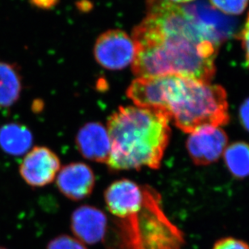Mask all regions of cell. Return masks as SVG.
<instances>
[{
    "instance_id": "cell-15",
    "label": "cell",
    "mask_w": 249,
    "mask_h": 249,
    "mask_svg": "<svg viewBox=\"0 0 249 249\" xmlns=\"http://www.w3.org/2000/svg\"><path fill=\"white\" fill-rule=\"evenodd\" d=\"M224 161L228 170L235 178H245L249 176V144L236 142L227 146Z\"/></svg>"
},
{
    "instance_id": "cell-5",
    "label": "cell",
    "mask_w": 249,
    "mask_h": 249,
    "mask_svg": "<svg viewBox=\"0 0 249 249\" xmlns=\"http://www.w3.org/2000/svg\"><path fill=\"white\" fill-rule=\"evenodd\" d=\"M136 47L130 36L119 29H112L101 34L94 46V55L101 67L108 70H121L134 61Z\"/></svg>"
},
{
    "instance_id": "cell-11",
    "label": "cell",
    "mask_w": 249,
    "mask_h": 249,
    "mask_svg": "<svg viewBox=\"0 0 249 249\" xmlns=\"http://www.w3.org/2000/svg\"><path fill=\"white\" fill-rule=\"evenodd\" d=\"M56 182L64 196L79 201L91 194L95 185V176L93 171L85 163H72L59 170Z\"/></svg>"
},
{
    "instance_id": "cell-3",
    "label": "cell",
    "mask_w": 249,
    "mask_h": 249,
    "mask_svg": "<svg viewBox=\"0 0 249 249\" xmlns=\"http://www.w3.org/2000/svg\"><path fill=\"white\" fill-rule=\"evenodd\" d=\"M132 39L136 47L132 70L142 78L178 75L210 83L215 74L218 46L180 36H160L138 26Z\"/></svg>"
},
{
    "instance_id": "cell-8",
    "label": "cell",
    "mask_w": 249,
    "mask_h": 249,
    "mask_svg": "<svg viewBox=\"0 0 249 249\" xmlns=\"http://www.w3.org/2000/svg\"><path fill=\"white\" fill-rule=\"evenodd\" d=\"M228 137L220 127H203L189 134L186 147L196 165H209L220 158L227 148Z\"/></svg>"
},
{
    "instance_id": "cell-13",
    "label": "cell",
    "mask_w": 249,
    "mask_h": 249,
    "mask_svg": "<svg viewBox=\"0 0 249 249\" xmlns=\"http://www.w3.org/2000/svg\"><path fill=\"white\" fill-rule=\"evenodd\" d=\"M34 138L28 127L19 123H7L0 127V149L10 156L28 153Z\"/></svg>"
},
{
    "instance_id": "cell-7",
    "label": "cell",
    "mask_w": 249,
    "mask_h": 249,
    "mask_svg": "<svg viewBox=\"0 0 249 249\" xmlns=\"http://www.w3.org/2000/svg\"><path fill=\"white\" fill-rule=\"evenodd\" d=\"M58 156L46 146H36L25 155L19 174L29 185L42 187L51 184L60 170Z\"/></svg>"
},
{
    "instance_id": "cell-14",
    "label": "cell",
    "mask_w": 249,
    "mask_h": 249,
    "mask_svg": "<svg viewBox=\"0 0 249 249\" xmlns=\"http://www.w3.org/2000/svg\"><path fill=\"white\" fill-rule=\"evenodd\" d=\"M22 77L19 67L0 59V108H7L19 101Z\"/></svg>"
},
{
    "instance_id": "cell-9",
    "label": "cell",
    "mask_w": 249,
    "mask_h": 249,
    "mask_svg": "<svg viewBox=\"0 0 249 249\" xmlns=\"http://www.w3.org/2000/svg\"><path fill=\"white\" fill-rule=\"evenodd\" d=\"M145 185L123 179L112 183L105 193V201L108 211L120 220L129 217L141 207Z\"/></svg>"
},
{
    "instance_id": "cell-2",
    "label": "cell",
    "mask_w": 249,
    "mask_h": 249,
    "mask_svg": "<svg viewBox=\"0 0 249 249\" xmlns=\"http://www.w3.org/2000/svg\"><path fill=\"white\" fill-rule=\"evenodd\" d=\"M170 118L165 111L139 106L120 107L110 116L107 130L111 170L158 169L170 140Z\"/></svg>"
},
{
    "instance_id": "cell-1",
    "label": "cell",
    "mask_w": 249,
    "mask_h": 249,
    "mask_svg": "<svg viewBox=\"0 0 249 249\" xmlns=\"http://www.w3.org/2000/svg\"><path fill=\"white\" fill-rule=\"evenodd\" d=\"M126 94L136 106L165 111L188 134L230 121L227 92L219 85L178 75L138 77Z\"/></svg>"
},
{
    "instance_id": "cell-10",
    "label": "cell",
    "mask_w": 249,
    "mask_h": 249,
    "mask_svg": "<svg viewBox=\"0 0 249 249\" xmlns=\"http://www.w3.org/2000/svg\"><path fill=\"white\" fill-rule=\"evenodd\" d=\"M107 225L105 213L93 206H80L72 213V232L84 245H96L102 241Z\"/></svg>"
},
{
    "instance_id": "cell-6",
    "label": "cell",
    "mask_w": 249,
    "mask_h": 249,
    "mask_svg": "<svg viewBox=\"0 0 249 249\" xmlns=\"http://www.w3.org/2000/svg\"><path fill=\"white\" fill-rule=\"evenodd\" d=\"M183 7L204 37L216 46H219L235 33L237 24L235 19L223 16L206 0H197Z\"/></svg>"
},
{
    "instance_id": "cell-21",
    "label": "cell",
    "mask_w": 249,
    "mask_h": 249,
    "mask_svg": "<svg viewBox=\"0 0 249 249\" xmlns=\"http://www.w3.org/2000/svg\"><path fill=\"white\" fill-rule=\"evenodd\" d=\"M32 4L43 9H49L54 7L58 3V0H29Z\"/></svg>"
},
{
    "instance_id": "cell-23",
    "label": "cell",
    "mask_w": 249,
    "mask_h": 249,
    "mask_svg": "<svg viewBox=\"0 0 249 249\" xmlns=\"http://www.w3.org/2000/svg\"><path fill=\"white\" fill-rule=\"evenodd\" d=\"M0 249H7L6 248L2 247V246H0Z\"/></svg>"
},
{
    "instance_id": "cell-12",
    "label": "cell",
    "mask_w": 249,
    "mask_h": 249,
    "mask_svg": "<svg viewBox=\"0 0 249 249\" xmlns=\"http://www.w3.org/2000/svg\"><path fill=\"white\" fill-rule=\"evenodd\" d=\"M79 152L89 160L107 163L110 154V139L107 128L99 123H89L79 129L76 136Z\"/></svg>"
},
{
    "instance_id": "cell-19",
    "label": "cell",
    "mask_w": 249,
    "mask_h": 249,
    "mask_svg": "<svg viewBox=\"0 0 249 249\" xmlns=\"http://www.w3.org/2000/svg\"><path fill=\"white\" fill-rule=\"evenodd\" d=\"M240 39L242 41L243 49L245 52L246 65L249 67V13L245 27L240 34Z\"/></svg>"
},
{
    "instance_id": "cell-22",
    "label": "cell",
    "mask_w": 249,
    "mask_h": 249,
    "mask_svg": "<svg viewBox=\"0 0 249 249\" xmlns=\"http://www.w3.org/2000/svg\"><path fill=\"white\" fill-rule=\"evenodd\" d=\"M169 2H191L193 0H168Z\"/></svg>"
},
{
    "instance_id": "cell-20",
    "label": "cell",
    "mask_w": 249,
    "mask_h": 249,
    "mask_svg": "<svg viewBox=\"0 0 249 249\" xmlns=\"http://www.w3.org/2000/svg\"><path fill=\"white\" fill-rule=\"evenodd\" d=\"M240 118L243 126L249 132V98L240 107Z\"/></svg>"
},
{
    "instance_id": "cell-18",
    "label": "cell",
    "mask_w": 249,
    "mask_h": 249,
    "mask_svg": "<svg viewBox=\"0 0 249 249\" xmlns=\"http://www.w3.org/2000/svg\"><path fill=\"white\" fill-rule=\"evenodd\" d=\"M213 249H249V245L235 238H224L217 241Z\"/></svg>"
},
{
    "instance_id": "cell-17",
    "label": "cell",
    "mask_w": 249,
    "mask_h": 249,
    "mask_svg": "<svg viewBox=\"0 0 249 249\" xmlns=\"http://www.w3.org/2000/svg\"><path fill=\"white\" fill-rule=\"evenodd\" d=\"M47 249H87V248L76 238L69 235H60L49 243Z\"/></svg>"
},
{
    "instance_id": "cell-4",
    "label": "cell",
    "mask_w": 249,
    "mask_h": 249,
    "mask_svg": "<svg viewBox=\"0 0 249 249\" xmlns=\"http://www.w3.org/2000/svg\"><path fill=\"white\" fill-rule=\"evenodd\" d=\"M122 239L127 249H181V231L167 217L158 192L145 185L139 211L119 220Z\"/></svg>"
},
{
    "instance_id": "cell-16",
    "label": "cell",
    "mask_w": 249,
    "mask_h": 249,
    "mask_svg": "<svg viewBox=\"0 0 249 249\" xmlns=\"http://www.w3.org/2000/svg\"><path fill=\"white\" fill-rule=\"evenodd\" d=\"M249 0H210L211 5L228 15H240L247 7Z\"/></svg>"
}]
</instances>
